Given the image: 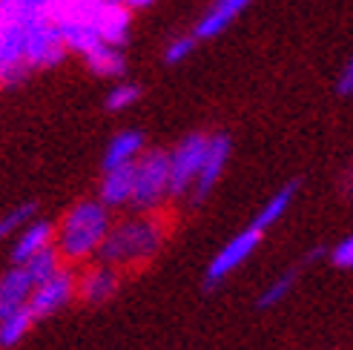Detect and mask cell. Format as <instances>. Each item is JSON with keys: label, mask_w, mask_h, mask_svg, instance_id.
I'll return each instance as SVG.
<instances>
[{"label": "cell", "mask_w": 353, "mask_h": 350, "mask_svg": "<svg viewBox=\"0 0 353 350\" xmlns=\"http://www.w3.org/2000/svg\"><path fill=\"white\" fill-rule=\"evenodd\" d=\"M167 236H170V224L161 209H155V213H132L121 221H112L98 258L118 270H138L150 265L164 250Z\"/></svg>", "instance_id": "cell-1"}, {"label": "cell", "mask_w": 353, "mask_h": 350, "mask_svg": "<svg viewBox=\"0 0 353 350\" xmlns=\"http://www.w3.org/2000/svg\"><path fill=\"white\" fill-rule=\"evenodd\" d=\"M112 227V209L101 198L75 201L55 224V250L66 267H83L98 258Z\"/></svg>", "instance_id": "cell-2"}, {"label": "cell", "mask_w": 353, "mask_h": 350, "mask_svg": "<svg viewBox=\"0 0 353 350\" xmlns=\"http://www.w3.org/2000/svg\"><path fill=\"white\" fill-rule=\"evenodd\" d=\"M172 198L170 192V152L144 150L132 164V213H155Z\"/></svg>", "instance_id": "cell-3"}, {"label": "cell", "mask_w": 353, "mask_h": 350, "mask_svg": "<svg viewBox=\"0 0 353 350\" xmlns=\"http://www.w3.org/2000/svg\"><path fill=\"white\" fill-rule=\"evenodd\" d=\"M207 144H210V135L190 132L175 144V150H170V192H172V198L190 196L192 184L199 178V169L204 164Z\"/></svg>", "instance_id": "cell-4"}, {"label": "cell", "mask_w": 353, "mask_h": 350, "mask_svg": "<svg viewBox=\"0 0 353 350\" xmlns=\"http://www.w3.org/2000/svg\"><path fill=\"white\" fill-rule=\"evenodd\" d=\"M261 238H264V233L259 230V227H253V224L247 227V230L236 233L213 258H210V265H207V270H204V287L213 290V287H219L221 282H227V278H230V276L244 265V261L259 250Z\"/></svg>", "instance_id": "cell-5"}, {"label": "cell", "mask_w": 353, "mask_h": 350, "mask_svg": "<svg viewBox=\"0 0 353 350\" xmlns=\"http://www.w3.org/2000/svg\"><path fill=\"white\" fill-rule=\"evenodd\" d=\"M66 43L55 21L46 12L26 21V63L29 69H52L66 58Z\"/></svg>", "instance_id": "cell-6"}, {"label": "cell", "mask_w": 353, "mask_h": 350, "mask_svg": "<svg viewBox=\"0 0 353 350\" xmlns=\"http://www.w3.org/2000/svg\"><path fill=\"white\" fill-rule=\"evenodd\" d=\"M72 299H78V273L72 267H63L46 282L34 285L26 305L34 313V319H46L63 310Z\"/></svg>", "instance_id": "cell-7"}, {"label": "cell", "mask_w": 353, "mask_h": 350, "mask_svg": "<svg viewBox=\"0 0 353 350\" xmlns=\"http://www.w3.org/2000/svg\"><path fill=\"white\" fill-rule=\"evenodd\" d=\"M32 72L26 63V23L0 17V86H14Z\"/></svg>", "instance_id": "cell-8"}, {"label": "cell", "mask_w": 353, "mask_h": 350, "mask_svg": "<svg viewBox=\"0 0 353 350\" xmlns=\"http://www.w3.org/2000/svg\"><path fill=\"white\" fill-rule=\"evenodd\" d=\"M230 152H233V141L230 135H210V144H207V155H204V164L199 169V178L196 184H192L190 189V201L192 204H204L210 198V192L216 189V184L221 181V175L227 169V164H230Z\"/></svg>", "instance_id": "cell-9"}, {"label": "cell", "mask_w": 353, "mask_h": 350, "mask_svg": "<svg viewBox=\"0 0 353 350\" xmlns=\"http://www.w3.org/2000/svg\"><path fill=\"white\" fill-rule=\"evenodd\" d=\"M121 278H123V270L107 265V261H90L83 265V270L78 273V299L86 302V305H103L110 302L112 296L121 290Z\"/></svg>", "instance_id": "cell-10"}, {"label": "cell", "mask_w": 353, "mask_h": 350, "mask_svg": "<svg viewBox=\"0 0 353 350\" xmlns=\"http://www.w3.org/2000/svg\"><path fill=\"white\" fill-rule=\"evenodd\" d=\"M92 23H95L101 43L123 49V43L130 41V29H132V9H127L123 3H112V0H103Z\"/></svg>", "instance_id": "cell-11"}, {"label": "cell", "mask_w": 353, "mask_h": 350, "mask_svg": "<svg viewBox=\"0 0 353 350\" xmlns=\"http://www.w3.org/2000/svg\"><path fill=\"white\" fill-rule=\"evenodd\" d=\"M250 6V0H213L210 9L201 14V21L196 23L192 34L199 41H210V38H219L224 29H230L236 17Z\"/></svg>", "instance_id": "cell-12"}, {"label": "cell", "mask_w": 353, "mask_h": 350, "mask_svg": "<svg viewBox=\"0 0 353 350\" xmlns=\"http://www.w3.org/2000/svg\"><path fill=\"white\" fill-rule=\"evenodd\" d=\"M55 244V224L49 221H29L21 233L14 236V244H12V265H23L32 256H38L41 250L52 247Z\"/></svg>", "instance_id": "cell-13"}, {"label": "cell", "mask_w": 353, "mask_h": 350, "mask_svg": "<svg viewBox=\"0 0 353 350\" xmlns=\"http://www.w3.org/2000/svg\"><path fill=\"white\" fill-rule=\"evenodd\" d=\"M32 278L26 273L23 265H12L3 276H0V319L9 316V313L21 310L29 296H32Z\"/></svg>", "instance_id": "cell-14"}, {"label": "cell", "mask_w": 353, "mask_h": 350, "mask_svg": "<svg viewBox=\"0 0 353 350\" xmlns=\"http://www.w3.org/2000/svg\"><path fill=\"white\" fill-rule=\"evenodd\" d=\"M141 152H144V132L121 130L118 135H112V141L107 144V152H103V169L130 167V164L138 161Z\"/></svg>", "instance_id": "cell-15"}, {"label": "cell", "mask_w": 353, "mask_h": 350, "mask_svg": "<svg viewBox=\"0 0 353 350\" xmlns=\"http://www.w3.org/2000/svg\"><path fill=\"white\" fill-rule=\"evenodd\" d=\"M98 198L110 209L130 207V201H132V164L130 167L103 169V178H101V187H98Z\"/></svg>", "instance_id": "cell-16"}, {"label": "cell", "mask_w": 353, "mask_h": 350, "mask_svg": "<svg viewBox=\"0 0 353 350\" xmlns=\"http://www.w3.org/2000/svg\"><path fill=\"white\" fill-rule=\"evenodd\" d=\"M296 196H299V181H288L285 187H279L273 196L261 204V209L256 213V218L250 221L253 227H259L261 233H268L273 224H279L281 218H285V213L293 207V201H296Z\"/></svg>", "instance_id": "cell-17"}, {"label": "cell", "mask_w": 353, "mask_h": 350, "mask_svg": "<svg viewBox=\"0 0 353 350\" xmlns=\"http://www.w3.org/2000/svg\"><path fill=\"white\" fill-rule=\"evenodd\" d=\"M90 72L98 75V78H121L127 72V58H123V49L118 46H110V43H98L95 49H90L83 55Z\"/></svg>", "instance_id": "cell-18"}, {"label": "cell", "mask_w": 353, "mask_h": 350, "mask_svg": "<svg viewBox=\"0 0 353 350\" xmlns=\"http://www.w3.org/2000/svg\"><path fill=\"white\" fill-rule=\"evenodd\" d=\"M34 322H38V319H34V313L29 310V305H23L21 310H14V313H9V316H3V319H0V347H14L32 330Z\"/></svg>", "instance_id": "cell-19"}, {"label": "cell", "mask_w": 353, "mask_h": 350, "mask_svg": "<svg viewBox=\"0 0 353 350\" xmlns=\"http://www.w3.org/2000/svg\"><path fill=\"white\" fill-rule=\"evenodd\" d=\"M296 278H299V267H290V270H285V273H279L273 282L259 293L256 307H259V310H273V307H279V305L293 293Z\"/></svg>", "instance_id": "cell-20"}, {"label": "cell", "mask_w": 353, "mask_h": 350, "mask_svg": "<svg viewBox=\"0 0 353 350\" xmlns=\"http://www.w3.org/2000/svg\"><path fill=\"white\" fill-rule=\"evenodd\" d=\"M23 267H26V273L32 278V285H41V282H46V278L55 276L58 270H63L66 265H63L61 253L55 250V244H52V247L41 250L38 256H32L29 261H23Z\"/></svg>", "instance_id": "cell-21"}, {"label": "cell", "mask_w": 353, "mask_h": 350, "mask_svg": "<svg viewBox=\"0 0 353 350\" xmlns=\"http://www.w3.org/2000/svg\"><path fill=\"white\" fill-rule=\"evenodd\" d=\"M34 209H38L34 204H21V207H14V209H9V213L0 216V244L21 233L23 227L34 218Z\"/></svg>", "instance_id": "cell-22"}, {"label": "cell", "mask_w": 353, "mask_h": 350, "mask_svg": "<svg viewBox=\"0 0 353 350\" xmlns=\"http://www.w3.org/2000/svg\"><path fill=\"white\" fill-rule=\"evenodd\" d=\"M43 0H0V17L3 21H32V17L43 14Z\"/></svg>", "instance_id": "cell-23"}, {"label": "cell", "mask_w": 353, "mask_h": 350, "mask_svg": "<svg viewBox=\"0 0 353 350\" xmlns=\"http://www.w3.org/2000/svg\"><path fill=\"white\" fill-rule=\"evenodd\" d=\"M138 101H141V86L138 83H115L110 90V95H107V110L110 112H123Z\"/></svg>", "instance_id": "cell-24"}, {"label": "cell", "mask_w": 353, "mask_h": 350, "mask_svg": "<svg viewBox=\"0 0 353 350\" xmlns=\"http://www.w3.org/2000/svg\"><path fill=\"white\" fill-rule=\"evenodd\" d=\"M196 34H175V38L164 46V63L175 66V63H181L192 55V49H196Z\"/></svg>", "instance_id": "cell-25"}, {"label": "cell", "mask_w": 353, "mask_h": 350, "mask_svg": "<svg viewBox=\"0 0 353 350\" xmlns=\"http://www.w3.org/2000/svg\"><path fill=\"white\" fill-rule=\"evenodd\" d=\"M330 265L339 267V270H353V236L339 238L336 244L330 247Z\"/></svg>", "instance_id": "cell-26"}, {"label": "cell", "mask_w": 353, "mask_h": 350, "mask_svg": "<svg viewBox=\"0 0 353 350\" xmlns=\"http://www.w3.org/2000/svg\"><path fill=\"white\" fill-rule=\"evenodd\" d=\"M336 92H339L342 98H350V95H353V55L347 58V63L342 66V72H339V78H336Z\"/></svg>", "instance_id": "cell-27"}, {"label": "cell", "mask_w": 353, "mask_h": 350, "mask_svg": "<svg viewBox=\"0 0 353 350\" xmlns=\"http://www.w3.org/2000/svg\"><path fill=\"white\" fill-rule=\"evenodd\" d=\"M112 3H123V6H127V9H147V6H152L155 3V0H112Z\"/></svg>", "instance_id": "cell-28"}, {"label": "cell", "mask_w": 353, "mask_h": 350, "mask_svg": "<svg viewBox=\"0 0 353 350\" xmlns=\"http://www.w3.org/2000/svg\"><path fill=\"white\" fill-rule=\"evenodd\" d=\"M49 3H55V0H43V6H49ZM46 12V9H43Z\"/></svg>", "instance_id": "cell-29"}]
</instances>
